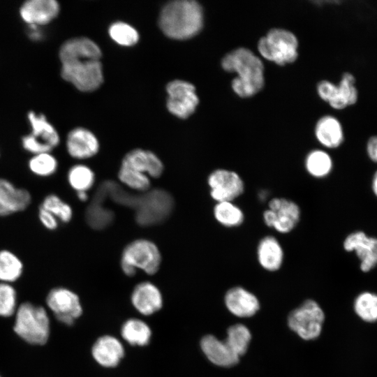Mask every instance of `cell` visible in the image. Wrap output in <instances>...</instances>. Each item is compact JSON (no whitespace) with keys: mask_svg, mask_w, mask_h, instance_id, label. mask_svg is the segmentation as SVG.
Instances as JSON below:
<instances>
[{"mask_svg":"<svg viewBox=\"0 0 377 377\" xmlns=\"http://www.w3.org/2000/svg\"><path fill=\"white\" fill-rule=\"evenodd\" d=\"M101 57V49L88 38L66 41L59 50L62 77L80 91L96 90L103 81Z\"/></svg>","mask_w":377,"mask_h":377,"instance_id":"6da1fadb","label":"cell"},{"mask_svg":"<svg viewBox=\"0 0 377 377\" xmlns=\"http://www.w3.org/2000/svg\"><path fill=\"white\" fill-rule=\"evenodd\" d=\"M221 67L237 76L232 80L234 92L242 98L257 94L264 85V66L261 59L245 47L237 48L226 54Z\"/></svg>","mask_w":377,"mask_h":377,"instance_id":"7a4b0ae2","label":"cell"},{"mask_svg":"<svg viewBox=\"0 0 377 377\" xmlns=\"http://www.w3.org/2000/svg\"><path fill=\"white\" fill-rule=\"evenodd\" d=\"M158 24L164 34L170 38L185 40L192 38L202 28V6L193 0L170 1L162 8Z\"/></svg>","mask_w":377,"mask_h":377,"instance_id":"3957f363","label":"cell"},{"mask_svg":"<svg viewBox=\"0 0 377 377\" xmlns=\"http://www.w3.org/2000/svg\"><path fill=\"white\" fill-rule=\"evenodd\" d=\"M13 331L30 345H45L50 335V320L47 310L30 302L20 304L15 313Z\"/></svg>","mask_w":377,"mask_h":377,"instance_id":"277c9868","label":"cell"},{"mask_svg":"<svg viewBox=\"0 0 377 377\" xmlns=\"http://www.w3.org/2000/svg\"><path fill=\"white\" fill-rule=\"evenodd\" d=\"M161 261L162 256L158 246L151 240L140 238L124 247L120 265L123 272L128 276H134L138 269L153 275L159 269Z\"/></svg>","mask_w":377,"mask_h":377,"instance_id":"5b68a950","label":"cell"},{"mask_svg":"<svg viewBox=\"0 0 377 377\" xmlns=\"http://www.w3.org/2000/svg\"><path fill=\"white\" fill-rule=\"evenodd\" d=\"M298 41L290 31L272 29L258 43L260 54L279 66L294 62L297 58Z\"/></svg>","mask_w":377,"mask_h":377,"instance_id":"8992f818","label":"cell"},{"mask_svg":"<svg viewBox=\"0 0 377 377\" xmlns=\"http://www.w3.org/2000/svg\"><path fill=\"white\" fill-rule=\"evenodd\" d=\"M302 211L299 205L286 198L274 197L268 200L263 212L264 224L281 235L290 233L300 221Z\"/></svg>","mask_w":377,"mask_h":377,"instance_id":"52a82bcc","label":"cell"},{"mask_svg":"<svg viewBox=\"0 0 377 377\" xmlns=\"http://www.w3.org/2000/svg\"><path fill=\"white\" fill-rule=\"evenodd\" d=\"M324 320V312L319 304L306 300L289 313L288 325L300 338L309 341L320 336Z\"/></svg>","mask_w":377,"mask_h":377,"instance_id":"ba28073f","label":"cell"},{"mask_svg":"<svg viewBox=\"0 0 377 377\" xmlns=\"http://www.w3.org/2000/svg\"><path fill=\"white\" fill-rule=\"evenodd\" d=\"M355 83L354 75L345 72L337 84L325 80L319 82L317 92L320 98L331 108L341 110L357 102L359 92Z\"/></svg>","mask_w":377,"mask_h":377,"instance_id":"9c48e42d","label":"cell"},{"mask_svg":"<svg viewBox=\"0 0 377 377\" xmlns=\"http://www.w3.org/2000/svg\"><path fill=\"white\" fill-rule=\"evenodd\" d=\"M209 195L215 202L235 201L245 191V183L241 175L235 170L216 168L207 179Z\"/></svg>","mask_w":377,"mask_h":377,"instance_id":"30bf717a","label":"cell"},{"mask_svg":"<svg viewBox=\"0 0 377 377\" xmlns=\"http://www.w3.org/2000/svg\"><path fill=\"white\" fill-rule=\"evenodd\" d=\"M32 132L22 138L25 150L34 154L50 152L59 143V136L54 128L43 114H29Z\"/></svg>","mask_w":377,"mask_h":377,"instance_id":"8fae6325","label":"cell"},{"mask_svg":"<svg viewBox=\"0 0 377 377\" xmlns=\"http://www.w3.org/2000/svg\"><path fill=\"white\" fill-rule=\"evenodd\" d=\"M46 304L60 323L72 325L82 313L78 295L64 287L52 288L47 294Z\"/></svg>","mask_w":377,"mask_h":377,"instance_id":"7c38bea8","label":"cell"},{"mask_svg":"<svg viewBox=\"0 0 377 377\" xmlns=\"http://www.w3.org/2000/svg\"><path fill=\"white\" fill-rule=\"evenodd\" d=\"M167 108L177 117L186 119L195 110L199 98L195 87L190 82L175 80L167 84Z\"/></svg>","mask_w":377,"mask_h":377,"instance_id":"4fadbf2b","label":"cell"},{"mask_svg":"<svg viewBox=\"0 0 377 377\" xmlns=\"http://www.w3.org/2000/svg\"><path fill=\"white\" fill-rule=\"evenodd\" d=\"M345 251L353 253L360 262V269L369 272L377 267V237L363 230L348 234L343 241Z\"/></svg>","mask_w":377,"mask_h":377,"instance_id":"5bb4252c","label":"cell"},{"mask_svg":"<svg viewBox=\"0 0 377 377\" xmlns=\"http://www.w3.org/2000/svg\"><path fill=\"white\" fill-rule=\"evenodd\" d=\"M140 196L136 206V219L139 224L147 226L156 223L165 219L170 212L172 201L163 191H154Z\"/></svg>","mask_w":377,"mask_h":377,"instance_id":"9a60e30c","label":"cell"},{"mask_svg":"<svg viewBox=\"0 0 377 377\" xmlns=\"http://www.w3.org/2000/svg\"><path fill=\"white\" fill-rule=\"evenodd\" d=\"M31 202L30 192L17 187L10 180L0 177V217L25 210Z\"/></svg>","mask_w":377,"mask_h":377,"instance_id":"2e32d148","label":"cell"},{"mask_svg":"<svg viewBox=\"0 0 377 377\" xmlns=\"http://www.w3.org/2000/svg\"><path fill=\"white\" fill-rule=\"evenodd\" d=\"M121 166L146 174L150 178H158L163 172L161 160L154 152L142 149L128 151L123 158Z\"/></svg>","mask_w":377,"mask_h":377,"instance_id":"e0dca14e","label":"cell"},{"mask_svg":"<svg viewBox=\"0 0 377 377\" xmlns=\"http://www.w3.org/2000/svg\"><path fill=\"white\" fill-rule=\"evenodd\" d=\"M256 258L263 269L270 272L279 270L284 263L285 252L279 239L272 235L263 236L257 244Z\"/></svg>","mask_w":377,"mask_h":377,"instance_id":"ac0fdd59","label":"cell"},{"mask_svg":"<svg viewBox=\"0 0 377 377\" xmlns=\"http://www.w3.org/2000/svg\"><path fill=\"white\" fill-rule=\"evenodd\" d=\"M224 302L228 311L239 318H249L260 309L257 297L242 286H234L225 294Z\"/></svg>","mask_w":377,"mask_h":377,"instance_id":"d6986e66","label":"cell"},{"mask_svg":"<svg viewBox=\"0 0 377 377\" xmlns=\"http://www.w3.org/2000/svg\"><path fill=\"white\" fill-rule=\"evenodd\" d=\"M99 148L97 138L88 129L76 128L68 134L66 149L72 158L79 160L91 158L98 152Z\"/></svg>","mask_w":377,"mask_h":377,"instance_id":"ffe728a7","label":"cell"},{"mask_svg":"<svg viewBox=\"0 0 377 377\" xmlns=\"http://www.w3.org/2000/svg\"><path fill=\"white\" fill-rule=\"evenodd\" d=\"M131 302L141 314L151 315L163 306V297L158 287L149 281L137 284L131 294Z\"/></svg>","mask_w":377,"mask_h":377,"instance_id":"44dd1931","label":"cell"},{"mask_svg":"<svg viewBox=\"0 0 377 377\" xmlns=\"http://www.w3.org/2000/svg\"><path fill=\"white\" fill-rule=\"evenodd\" d=\"M200 347L207 358L216 366L230 367L239 361V357L226 341L219 340L214 335L203 337L200 341Z\"/></svg>","mask_w":377,"mask_h":377,"instance_id":"7402d4cb","label":"cell"},{"mask_svg":"<svg viewBox=\"0 0 377 377\" xmlns=\"http://www.w3.org/2000/svg\"><path fill=\"white\" fill-rule=\"evenodd\" d=\"M91 354L95 361L103 367H116L124 355L122 343L110 335L99 337L94 343Z\"/></svg>","mask_w":377,"mask_h":377,"instance_id":"603a6c76","label":"cell"},{"mask_svg":"<svg viewBox=\"0 0 377 377\" xmlns=\"http://www.w3.org/2000/svg\"><path fill=\"white\" fill-rule=\"evenodd\" d=\"M315 135L318 142L327 149L339 147L345 139L341 121L336 117L330 114L322 117L317 121Z\"/></svg>","mask_w":377,"mask_h":377,"instance_id":"cb8c5ba5","label":"cell"},{"mask_svg":"<svg viewBox=\"0 0 377 377\" xmlns=\"http://www.w3.org/2000/svg\"><path fill=\"white\" fill-rule=\"evenodd\" d=\"M59 5L54 0H31L21 7L22 18L31 24H45L58 14Z\"/></svg>","mask_w":377,"mask_h":377,"instance_id":"d4e9b609","label":"cell"},{"mask_svg":"<svg viewBox=\"0 0 377 377\" xmlns=\"http://www.w3.org/2000/svg\"><path fill=\"white\" fill-rule=\"evenodd\" d=\"M304 168L312 178L322 179L327 178L334 168V161L331 155L324 149H313L309 151L304 159Z\"/></svg>","mask_w":377,"mask_h":377,"instance_id":"484cf974","label":"cell"},{"mask_svg":"<svg viewBox=\"0 0 377 377\" xmlns=\"http://www.w3.org/2000/svg\"><path fill=\"white\" fill-rule=\"evenodd\" d=\"M212 212L216 221L226 228H238L245 221L244 211L235 201L216 202Z\"/></svg>","mask_w":377,"mask_h":377,"instance_id":"4316f807","label":"cell"},{"mask_svg":"<svg viewBox=\"0 0 377 377\" xmlns=\"http://www.w3.org/2000/svg\"><path fill=\"white\" fill-rule=\"evenodd\" d=\"M122 338L132 346H145L151 337L150 327L144 321L131 318L127 320L121 329Z\"/></svg>","mask_w":377,"mask_h":377,"instance_id":"83f0119b","label":"cell"},{"mask_svg":"<svg viewBox=\"0 0 377 377\" xmlns=\"http://www.w3.org/2000/svg\"><path fill=\"white\" fill-rule=\"evenodd\" d=\"M24 264L12 251L0 250V282L10 283L17 281L22 275Z\"/></svg>","mask_w":377,"mask_h":377,"instance_id":"f1b7e54d","label":"cell"},{"mask_svg":"<svg viewBox=\"0 0 377 377\" xmlns=\"http://www.w3.org/2000/svg\"><path fill=\"white\" fill-rule=\"evenodd\" d=\"M67 181L76 192H87L94 185L96 175L90 167L79 163L70 168L67 172Z\"/></svg>","mask_w":377,"mask_h":377,"instance_id":"f546056e","label":"cell"},{"mask_svg":"<svg viewBox=\"0 0 377 377\" xmlns=\"http://www.w3.org/2000/svg\"><path fill=\"white\" fill-rule=\"evenodd\" d=\"M251 340V332L243 324L237 323L231 325L227 330L225 341L239 357L246 353Z\"/></svg>","mask_w":377,"mask_h":377,"instance_id":"4dcf8cb0","label":"cell"},{"mask_svg":"<svg viewBox=\"0 0 377 377\" xmlns=\"http://www.w3.org/2000/svg\"><path fill=\"white\" fill-rule=\"evenodd\" d=\"M30 172L40 177H48L57 172L58 161L50 152L34 154L29 161Z\"/></svg>","mask_w":377,"mask_h":377,"instance_id":"1f68e13d","label":"cell"},{"mask_svg":"<svg viewBox=\"0 0 377 377\" xmlns=\"http://www.w3.org/2000/svg\"><path fill=\"white\" fill-rule=\"evenodd\" d=\"M40 207L52 213L59 221L64 223L70 222L73 216L71 206L55 193L47 195Z\"/></svg>","mask_w":377,"mask_h":377,"instance_id":"d6a6232c","label":"cell"},{"mask_svg":"<svg viewBox=\"0 0 377 377\" xmlns=\"http://www.w3.org/2000/svg\"><path fill=\"white\" fill-rule=\"evenodd\" d=\"M117 177L122 184L135 191L145 193L151 186L148 175L124 166H120Z\"/></svg>","mask_w":377,"mask_h":377,"instance_id":"836d02e7","label":"cell"},{"mask_svg":"<svg viewBox=\"0 0 377 377\" xmlns=\"http://www.w3.org/2000/svg\"><path fill=\"white\" fill-rule=\"evenodd\" d=\"M354 309L364 321L377 320V294L369 291L361 293L355 300Z\"/></svg>","mask_w":377,"mask_h":377,"instance_id":"e575fe53","label":"cell"},{"mask_svg":"<svg viewBox=\"0 0 377 377\" xmlns=\"http://www.w3.org/2000/svg\"><path fill=\"white\" fill-rule=\"evenodd\" d=\"M110 38L117 44L122 46H132L139 40L137 30L130 24L117 22L110 25L108 29Z\"/></svg>","mask_w":377,"mask_h":377,"instance_id":"d590c367","label":"cell"},{"mask_svg":"<svg viewBox=\"0 0 377 377\" xmlns=\"http://www.w3.org/2000/svg\"><path fill=\"white\" fill-rule=\"evenodd\" d=\"M18 306L17 294L14 286L10 283L0 282V317L13 316Z\"/></svg>","mask_w":377,"mask_h":377,"instance_id":"8d00e7d4","label":"cell"},{"mask_svg":"<svg viewBox=\"0 0 377 377\" xmlns=\"http://www.w3.org/2000/svg\"><path fill=\"white\" fill-rule=\"evenodd\" d=\"M38 219L44 228L49 230H55L59 227V220L50 212L41 207L38 208Z\"/></svg>","mask_w":377,"mask_h":377,"instance_id":"74e56055","label":"cell"},{"mask_svg":"<svg viewBox=\"0 0 377 377\" xmlns=\"http://www.w3.org/2000/svg\"><path fill=\"white\" fill-rule=\"evenodd\" d=\"M365 150L369 159L377 164V134L373 135L367 139Z\"/></svg>","mask_w":377,"mask_h":377,"instance_id":"f35d334b","label":"cell"},{"mask_svg":"<svg viewBox=\"0 0 377 377\" xmlns=\"http://www.w3.org/2000/svg\"><path fill=\"white\" fill-rule=\"evenodd\" d=\"M371 190L377 198V169L374 172L371 179Z\"/></svg>","mask_w":377,"mask_h":377,"instance_id":"ab89813d","label":"cell"},{"mask_svg":"<svg viewBox=\"0 0 377 377\" xmlns=\"http://www.w3.org/2000/svg\"><path fill=\"white\" fill-rule=\"evenodd\" d=\"M77 199L81 202H86L88 198V193L87 191H79L76 192Z\"/></svg>","mask_w":377,"mask_h":377,"instance_id":"60d3db41","label":"cell"},{"mask_svg":"<svg viewBox=\"0 0 377 377\" xmlns=\"http://www.w3.org/2000/svg\"><path fill=\"white\" fill-rule=\"evenodd\" d=\"M0 377H1V376H0Z\"/></svg>","mask_w":377,"mask_h":377,"instance_id":"b9f144b4","label":"cell"}]
</instances>
